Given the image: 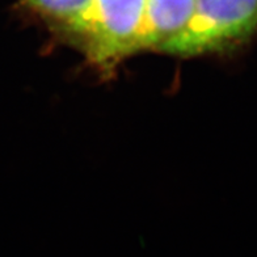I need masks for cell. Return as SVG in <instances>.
<instances>
[{"mask_svg":"<svg viewBox=\"0 0 257 257\" xmlns=\"http://www.w3.org/2000/svg\"><path fill=\"white\" fill-rule=\"evenodd\" d=\"M34 11L67 33L81 38L85 36L89 23L92 0H24Z\"/></svg>","mask_w":257,"mask_h":257,"instance_id":"cell-4","label":"cell"},{"mask_svg":"<svg viewBox=\"0 0 257 257\" xmlns=\"http://www.w3.org/2000/svg\"><path fill=\"white\" fill-rule=\"evenodd\" d=\"M257 31V0H197L183 34L163 53L201 55L237 44Z\"/></svg>","mask_w":257,"mask_h":257,"instance_id":"cell-1","label":"cell"},{"mask_svg":"<svg viewBox=\"0 0 257 257\" xmlns=\"http://www.w3.org/2000/svg\"><path fill=\"white\" fill-rule=\"evenodd\" d=\"M146 0H92L83 37L85 53L98 68L109 71L143 49Z\"/></svg>","mask_w":257,"mask_h":257,"instance_id":"cell-2","label":"cell"},{"mask_svg":"<svg viewBox=\"0 0 257 257\" xmlns=\"http://www.w3.org/2000/svg\"><path fill=\"white\" fill-rule=\"evenodd\" d=\"M196 6L197 0H146L143 49L164 51L185 32Z\"/></svg>","mask_w":257,"mask_h":257,"instance_id":"cell-3","label":"cell"}]
</instances>
